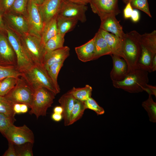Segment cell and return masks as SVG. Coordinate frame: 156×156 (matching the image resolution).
I'll return each instance as SVG.
<instances>
[{
    "label": "cell",
    "instance_id": "obj_1",
    "mask_svg": "<svg viewBox=\"0 0 156 156\" xmlns=\"http://www.w3.org/2000/svg\"><path fill=\"white\" fill-rule=\"evenodd\" d=\"M140 36L137 31L134 30L125 33L121 38L123 59L127 64L128 73L138 69L137 64L142 50Z\"/></svg>",
    "mask_w": 156,
    "mask_h": 156
},
{
    "label": "cell",
    "instance_id": "obj_2",
    "mask_svg": "<svg viewBox=\"0 0 156 156\" xmlns=\"http://www.w3.org/2000/svg\"><path fill=\"white\" fill-rule=\"evenodd\" d=\"M22 77L34 91L41 88L47 89L55 95L60 92L57 90L43 65L35 64L26 72Z\"/></svg>",
    "mask_w": 156,
    "mask_h": 156
},
{
    "label": "cell",
    "instance_id": "obj_3",
    "mask_svg": "<svg viewBox=\"0 0 156 156\" xmlns=\"http://www.w3.org/2000/svg\"><path fill=\"white\" fill-rule=\"evenodd\" d=\"M148 72L138 68L128 73L121 81H112L115 88L122 89L131 93H137L145 90L146 84L149 82Z\"/></svg>",
    "mask_w": 156,
    "mask_h": 156
},
{
    "label": "cell",
    "instance_id": "obj_4",
    "mask_svg": "<svg viewBox=\"0 0 156 156\" xmlns=\"http://www.w3.org/2000/svg\"><path fill=\"white\" fill-rule=\"evenodd\" d=\"M5 30L7 33L8 39L16 56V68L22 74L29 69L34 64L25 50L20 37L10 28H6Z\"/></svg>",
    "mask_w": 156,
    "mask_h": 156
},
{
    "label": "cell",
    "instance_id": "obj_5",
    "mask_svg": "<svg viewBox=\"0 0 156 156\" xmlns=\"http://www.w3.org/2000/svg\"><path fill=\"white\" fill-rule=\"evenodd\" d=\"M34 91L21 76L18 78L14 87L4 97L13 105L17 103L27 105L31 108Z\"/></svg>",
    "mask_w": 156,
    "mask_h": 156
},
{
    "label": "cell",
    "instance_id": "obj_6",
    "mask_svg": "<svg viewBox=\"0 0 156 156\" xmlns=\"http://www.w3.org/2000/svg\"><path fill=\"white\" fill-rule=\"evenodd\" d=\"M20 38L28 56L34 64L42 65L46 51L41 37L29 32L21 36Z\"/></svg>",
    "mask_w": 156,
    "mask_h": 156
},
{
    "label": "cell",
    "instance_id": "obj_7",
    "mask_svg": "<svg viewBox=\"0 0 156 156\" xmlns=\"http://www.w3.org/2000/svg\"><path fill=\"white\" fill-rule=\"evenodd\" d=\"M55 95L44 88H41L34 91L30 115L34 114L37 118L41 116H46L47 111L53 102Z\"/></svg>",
    "mask_w": 156,
    "mask_h": 156
},
{
    "label": "cell",
    "instance_id": "obj_8",
    "mask_svg": "<svg viewBox=\"0 0 156 156\" xmlns=\"http://www.w3.org/2000/svg\"><path fill=\"white\" fill-rule=\"evenodd\" d=\"M2 134L8 142L14 145H19L27 142L34 143V142L33 132L25 125L18 127L13 124Z\"/></svg>",
    "mask_w": 156,
    "mask_h": 156
},
{
    "label": "cell",
    "instance_id": "obj_9",
    "mask_svg": "<svg viewBox=\"0 0 156 156\" xmlns=\"http://www.w3.org/2000/svg\"><path fill=\"white\" fill-rule=\"evenodd\" d=\"M26 18L29 25L30 33L41 37L44 24L38 5L33 0H29Z\"/></svg>",
    "mask_w": 156,
    "mask_h": 156
},
{
    "label": "cell",
    "instance_id": "obj_10",
    "mask_svg": "<svg viewBox=\"0 0 156 156\" xmlns=\"http://www.w3.org/2000/svg\"><path fill=\"white\" fill-rule=\"evenodd\" d=\"M118 0H92L90 3L92 12L100 19L110 15L116 16L120 13L118 6Z\"/></svg>",
    "mask_w": 156,
    "mask_h": 156
},
{
    "label": "cell",
    "instance_id": "obj_11",
    "mask_svg": "<svg viewBox=\"0 0 156 156\" xmlns=\"http://www.w3.org/2000/svg\"><path fill=\"white\" fill-rule=\"evenodd\" d=\"M88 8L86 5L63 0L58 14L75 18L78 21L84 23L86 21V13Z\"/></svg>",
    "mask_w": 156,
    "mask_h": 156
},
{
    "label": "cell",
    "instance_id": "obj_12",
    "mask_svg": "<svg viewBox=\"0 0 156 156\" xmlns=\"http://www.w3.org/2000/svg\"><path fill=\"white\" fill-rule=\"evenodd\" d=\"M0 65L16 67L15 52L7 38L0 32Z\"/></svg>",
    "mask_w": 156,
    "mask_h": 156
},
{
    "label": "cell",
    "instance_id": "obj_13",
    "mask_svg": "<svg viewBox=\"0 0 156 156\" xmlns=\"http://www.w3.org/2000/svg\"><path fill=\"white\" fill-rule=\"evenodd\" d=\"M63 0H44L38 8L44 24L58 15Z\"/></svg>",
    "mask_w": 156,
    "mask_h": 156
},
{
    "label": "cell",
    "instance_id": "obj_14",
    "mask_svg": "<svg viewBox=\"0 0 156 156\" xmlns=\"http://www.w3.org/2000/svg\"><path fill=\"white\" fill-rule=\"evenodd\" d=\"M70 49L68 46L52 51L46 52L43 59L42 65L47 70L52 65L64 61L70 55Z\"/></svg>",
    "mask_w": 156,
    "mask_h": 156
},
{
    "label": "cell",
    "instance_id": "obj_15",
    "mask_svg": "<svg viewBox=\"0 0 156 156\" xmlns=\"http://www.w3.org/2000/svg\"><path fill=\"white\" fill-rule=\"evenodd\" d=\"M4 15L9 25L21 36L30 32L27 19L24 16L10 12Z\"/></svg>",
    "mask_w": 156,
    "mask_h": 156
},
{
    "label": "cell",
    "instance_id": "obj_16",
    "mask_svg": "<svg viewBox=\"0 0 156 156\" xmlns=\"http://www.w3.org/2000/svg\"><path fill=\"white\" fill-rule=\"evenodd\" d=\"M112 58L113 67L110 73L111 79L114 81H121L123 80L128 74V68L125 61L117 55H110Z\"/></svg>",
    "mask_w": 156,
    "mask_h": 156
},
{
    "label": "cell",
    "instance_id": "obj_17",
    "mask_svg": "<svg viewBox=\"0 0 156 156\" xmlns=\"http://www.w3.org/2000/svg\"><path fill=\"white\" fill-rule=\"evenodd\" d=\"M100 28L106 31L111 33L121 38L125 33L122 26L113 15H108L101 19Z\"/></svg>",
    "mask_w": 156,
    "mask_h": 156
},
{
    "label": "cell",
    "instance_id": "obj_18",
    "mask_svg": "<svg viewBox=\"0 0 156 156\" xmlns=\"http://www.w3.org/2000/svg\"><path fill=\"white\" fill-rule=\"evenodd\" d=\"M94 36L88 42L76 47L75 50L79 59L83 62L94 60L95 53Z\"/></svg>",
    "mask_w": 156,
    "mask_h": 156
},
{
    "label": "cell",
    "instance_id": "obj_19",
    "mask_svg": "<svg viewBox=\"0 0 156 156\" xmlns=\"http://www.w3.org/2000/svg\"><path fill=\"white\" fill-rule=\"evenodd\" d=\"M75 100L68 92L62 95L59 99L58 102L63 110L62 115L65 126L69 125L71 112Z\"/></svg>",
    "mask_w": 156,
    "mask_h": 156
},
{
    "label": "cell",
    "instance_id": "obj_20",
    "mask_svg": "<svg viewBox=\"0 0 156 156\" xmlns=\"http://www.w3.org/2000/svg\"><path fill=\"white\" fill-rule=\"evenodd\" d=\"M98 31L106 40L111 51L112 54L117 55L123 59L121 38L100 28Z\"/></svg>",
    "mask_w": 156,
    "mask_h": 156
},
{
    "label": "cell",
    "instance_id": "obj_21",
    "mask_svg": "<svg viewBox=\"0 0 156 156\" xmlns=\"http://www.w3.org/2000/svg\"><path fill=\"white\" fill-rule=\"evenodd\" d=\"M95 53L94 60L103 56L112 54L106 40L98 31L94 36Z\"/></svg>",
    "mask_w": 156,
    "mask_h": 156
},
{
    "label": "cell",
    "instance_id": "obj_22",
    "mask_svg": "<svg viewBox=\"0 0 156 156\" xmlns=\"http://www.w3.org/2000/svg\"><path fill=\"white\" fill-rule=\"evenodd\" d=\"M78 21L75 18L58 14L57 17V23L58 33L65 35L74 28Z\"/></svg>",
    "mask_w": 156,
    "mask_h": 156
},
{
    "label": "cell",
    "instance_id": "obj_23",
    "mask_svg": "<svg viewBox=\"0 0 156 156\" xmlns=\"http://www.w3.org/2000/svg\"><path fill=\"white\" fill-rule=\"evenodd\" d=\"M141 53L137 63L138 68L151 72L152 63L155 54L145 47L142 46Z\"/></svg>",
    "mask_w": 156,
    "mask_h": 156
},
{
    "label": "cell",
    "instance_id": "obj_24",
    "mask_svg": "<svg viewBox=\"0 0 156 156\" xmlns=\"http://www.w3.org/2000/svg\"><path fill=\"white\" fill-rule=\"evenodd\" d=\"M57 15L44 24L41 34L42 41L44 45L47 41L58 34L57 23Z\"/></svg>",
    "mask_w": 156,
    "mask_h": 156
},
{
    "label": "cell",
    "instance_id": "obj_25",
    "mask_svg": "<svg viewBox=\"0 0 156 156\" xmlns=\"http://www.w3.org/2000/svg\"><path fill=\"white\" fill-rule=\"evenodd\" d=\"M140 42L142 46L156 54V31L141 35Z\"/></svg>",
    "mask_w": 156,
    "mask_h": 156
},
{
    "label": "cell",
    "instance_id": "obj_26",
    "mask_svg": "<svg viewBox=\"0 0 156 156\" xmlns=\"http://www.w3.org/2000/svg\"><path fill=\"white\" fill-rule=\"evenodd\" d=\"M92 91V87L89 85H86L83 88L73 87L68 92L76 99L84 102L91 97Z\"/></svg>",
    "mask_w": 156,
    "mask_h": 156
},
{
    "label": "cell",
    "instance_id": "obj_27",
    "mask_svg": "<svg viewBox=\"0 0 156 156\" xmlns=\"http://www.w3.org/2000/svg\"><path fill=\"white\" fill-rule=\"evenodd\" d=\"M65 35L58 33L48 40L44 44L45 51H52L63 47Z\"/></svg>",
    "mask_w": 156,
    "mask_h": 156
},
{
    "label": "cell",
    "instance_id": "obj_28",
    "mask_svg": "<svg viewBox=\"0 0 156 156\" xmlns=\"http://www.w3.org/2000/svg\"><path fill=\"white\" fill-rule=\"evenodd\" d=\"M85 109L83 102L76 99L71 112L69 125L79 120L82 117Z\"/></svg>",
    "mask_w": 156,
    "mask_h": 156
},
{
    "label": "cell",
    "instance_id": "obj_29",
    "mask_svg": "<svg viewBox=\"0 0 156 156\" xmlns=\"http://www.w3.org/2000/svg\"><path fill=\"white\" fill-rule=\"evenodd\" d=\"M64 62V61H61L54 64L47 70L53 84L59 92H60V89L57 82V77L63 65Z\"/></svg>",
    "mask_w": 156,
    "mask_h": 156
},
{
    "label": "cell",
    "instance_id": "obj_30",
    "mask_svg": "<svg viewBox=\"0 0 156 156\" xmlns=\"http://www.w3.org/2000/svg\"><path fill=\"white\" fill-rule=\"evenodd\" d=\"M18 77H8L1 80L0 83V96H3L7 94L15 86Z\"/></svg>",
    "mask_w": 156,
    "mask_h": 156
},
{
    "label": "cell",
    "instance_id": "obj_31",
    "mask_svg": "<svg viewBox=\"0 0 156 156\" xmlns=\"http://www.w3.org/2000/svg\"><path fill=\"white\" fill-rule=\"evenodd\" d=\"M147 100L143 102L142 105L147 112L150 121L156 122V103L153 100L152 96L148 94Z\"/></svg>",
    "mask_w": 156,
    "mask_h": 156
},
{
    "label": "cell",
    "instance_id": "obj_32",
    "mask_svg": "<svg viewBox=\"0 0 156 156\" xmlns=\"http://www.w3.org/2000/svg\"><path fill=\"white\" fill-rule=\"evenodd\" d=\"M13 105L9 103L4 96H0V113L4 114L16 120Z\"/></svg>",
    "mask_w": 156,
    "mask_h": 156
},
{
    "label": "cell",
    "instance_id": "obj_33",
    "mask_svg": "<svg viewBox=\"0 0 156 156\" xmlns=\"http://www.w3.org/2000/svg\"><path fill=\"white\" fill-rule=\"evenodd\" d=\"M22 74L14 66H3L0 65V80L8 77H18Z\"/></svg>",
    "mask_w": 156,
    "mask_h": 156
},
{
    "label": "cell",
    "instance_id": "obj_34",
    "mask_svg": "<svg viewBox=\"0 0 156 156\" xmlns=\"http://www.w3.org/2000/svg\"><path fill=\"white\" fill-rule=\"evenodd\" d=\"M29 0H15L10 12L23 15L26 18Z\"/></svg>",
    "mask_w": 156,
    "mask_h": 156
},
{
    "label": "cell",
    "instance_id": "obj_35",
    "mask_svg": "<svg viewBox=\"0 0 156 156\" xmlns=\"http://www.w3.org/2000/svg\"><path fill=\"white\" fill-rule=\"evenodd\" d=\"M34 143L27 142L19 145H14L17 156H33Z\"/></svg>",
    "mask_w": 156,
    "mask_h": 156
},
{
    "label": "cell",
    "instance_id": "obj_36",
    "mask_svg": "<svg viewBox=\"0 0 156 156\" xmlns=\"http://www.w3.org/2000/svg\"><path fill=\"white\" fill-rule=\"evenodd\" d=\"M124 1L126 3L129 2L133 8L140 10L152 17L147 0H126Z\"/></svg>",
    "mask_w": 156,
    "mask_h": 156
},
{
    "label": "cell",
    "instance_id": "obj_37",
    "mask_svg": "<svg viewBox=\"0 0 156 156\" xmlns=\"http://www.w3.org/2000/svg\"><path fill=\"white\" fill-rule=\"evenodd\" d=\"M83 102L86 109L92 110L95 112L97 115H102L104 113L105 111L103 108L99 106L96 101L91 97Z\"/></svg>",
    "mask_w": 156,
    "mask_h": 156
},
{
    "label": "cell",
    "instance_id": "obj_38",
    "mask_svg": "<svg viewBox=\"0 0 156 156\" xmlns=\"http://www.w3.org/2000/svg\"><path fill=\"white\" fill-rule=\"evenodd\" d=\"M15 121L9 116L0 113V132L3 134Z\"/></svg>",
    "mask_w": 156,
    "mask_h": 156
},
{
    "label": "cell",
    "instance_id": "obj_39",
    "mask_svg": "<svg viewBox=\"0 0 156 156\" xmlns=\"http://www.w3.org/2000/svg\"><path fill=\"white\" fill-rule=\"evenodd\" d=\"M15 0H0V12L4 15L10 12Z\"/></svg>",
    "mask_w": 156,
    "mask_h": 156
},
{
    "label": "cell",
    "instance_id": "obj_40",
    "mask_svg": "<svg viewBox=\"0 0 156 156\" xmlns=\"http://www.w3.org/2000/svg\"><path fill=\"white\" fill-rule=\"evenodd\" d=\"M8 142V148L2 156H17L14 145L10 142Z\"/></svg>",
    "mask_w": 156,
    "mask_h": 156
},
{
    "label": "cell",
    "instance_id": "obj_41",
    "mask_svg": "<svg viewBox=\"0 0 156 156\" xmlns=\"http://www.w3.org/2000/svg\"><path fill=\"white\" fill-rule=\"evenodd\" d=\"M126 4L123 10V14L125 18L127 19L131 18L133 9L129 2Z\"/></svg>",
    "mask_w": 156,
    "mask_h": 156
},
{
    "label": "cell",
    "instance_id": "obj_42",
    "mask_svg": "<svg viewBox=\"0 0 156 156\" xmlns=\"http://www.w3.org/2000/svg\"><path fill=\"white\" fill-rule=\"evenodd\" d=\"M130 18L134 22L136 23L138 22L140 18L139 11L136 9H133Z\"/></svg>",
    "mask_w": 156,
    "mask_h": 156
},
{
    "label": "cell",
    "instance_id": "obj_43",
    "mask_svg": "<svg viewBox=\"0 0 156 156\" xmlns=\"http://www.w3.org/2000/svg\"><path fill=\"white\" fill-rule=\"evenodd\" d=\"M147 88V92L148 94L153 95L156 97V86H153L148 84H146Z\"/></svg>",
    "mask_w": 156,
    "mask_h": 156
},
{
    "label": "cell",
    "instance_id": "obj_44",
    "mask_svg": "<svg viewBox=\"0 0 156 156\" xmlns=\"http://www.w3.org/2000/svg\"><path fill=\"white\" fill-rule=\"evenodd\" d=\"M51 118L52 119L55 121L59 122L62 120L63 116L62 114L53 112L51 115Z\"/></svg>",
    "mask_w": 156,
    "mask_h": 156
},
{
    "label": "cell",
    "instance_id": "obj_45",
    "mask_svg": "<svg viewBox=\"0 0 156 156\" xmlns=\"http://www.w3.org/2000/svg\"><path fill=\"white\" fill-rule=\"evenodd\" d=\"M64 1L74 3L87 5L90 3L92 0H64Z\"/></svg>",
    "mask_w": 156,
    "mask_h": 156
},
{
    "label": "cell",
    "instance_id": "obj_46",
    "mask_svg": "<svg viewBox=\"0 0 156 156\" xmlns=\"http://www.w3.org/2000/svg\"><path fill=\"white\" fill-rule=\"evenodd\" d=\"M13 108L16 114H21L20 111L21 103H17L14 104L13 105Z\"/></svg>",
    "mask_w": 156,
    "mask_h": 156
},
{
    "label": "cell",
    "instance_id": "obj_47",
    "mask_svg": "<svg viewBox=\"0 0 156 156\" xmlns=\"http://www.w3.org/2000/svg\"><path fill=\"white\" fill-rule=\"evenodd\" d=\"M28 107L26 104L21 103L20 111L21 114H24L27 113L28 110Z\"/></svg>",
    "mask_w": 156,
    "mask_h": 156
},
{
    "label": "cell",
    "instance_id": "obj_48",
    "mask_svg": "<svg viewBox=\"0 0 156 156\" xmlns=\"http://www.w3.org/2000/svg\"><path fill=\"white\" fill-rule=\"evenodd\" d=\"M2 15L0 12V31L5 30L6 28L3 20Z\"/></svg>",
    "mask_w": 156,
    "mask_h": 156
},
{
    "label": "cell",
    "instance_id": "obj_49",
    "mask_svg": "<svg viewBox=\"0 0 156 156\" xmlns=\"http://www.w3.org/2000/svg\"><path fill=\"white\" fill-rule=\"evenodd\" d=\"M54 113L62 114L63 110L62 107L60 106H57L55 107L53 109Z\"/></svg>",
    "mask_w": 156,
    "mask_h": 156
},
{
    "label": "cell",
    "instance_id": "obj_50",
    "mask_svg": "<svg viewBox=\"0 0 156 156\" xmlns=\"http://www.w3.org/2000/svg\"><path fill=\"white\" fill-rule=\"evenodd\" d=\"M151 72L155 71L156 70V55L153 59L151 67Z\"/></svg>",
    "mask_w": 156,
    "mask_h": 156
},
{
    "label": "cell",
    "instance_id": "obj_51",
    "mask_svg": "<svg viewBox=\"0 0 156 156\" xmlns=\"http://www.w3.org/2000/svg\"><path fill=\"white\" fill-rule=\"evenodd\" d=\"M38 5L42 4L44 0H33Z\"/></svg>",
    "mask_w": 156,
    "mask_h": 156
},
{
    "label": "cell",
    "instance_id": "obj_52",
    "mask_svg": "<svg viewBox=\"0 0 156 156\" xmlns=\"http://www.w3.org/2000/svg\"><path fill=\"white\" fill-rule=\"evenodd\" d=\"M125 0H123V1H125Z\"/></svg>",
    "mask_w": 156,
    "mask_h": 156
},
{
    "label": "cell",
    "instance_id": "obj_53",
    "mask_svg": "<svg viewBox=\"0 0 156 156\" xmlns=\"http://www.w3.org/2000/svg\"><path fill=\"white\" fill-rule=\"evenodd\" d=\"M1 80H0V82H1Z\"/></svg>",
    "mask_w": 156,
    "mask_h": 156
},
{
    "label": "cell",
    "instance_id": "obj_54",
    "mask_svg": "<svg viewBox=\"0 0 156 156\" xmlns=\"http://www.w3.org/2000/svg\"><path fill=\"white\" fill-rule=\"evenodd\" d=\"M92 0H91V1H92Z\"/></svg>",
    "mask_w": 156,
    "mask_h": 156
}]
</instances>
